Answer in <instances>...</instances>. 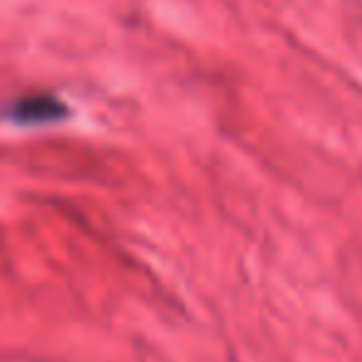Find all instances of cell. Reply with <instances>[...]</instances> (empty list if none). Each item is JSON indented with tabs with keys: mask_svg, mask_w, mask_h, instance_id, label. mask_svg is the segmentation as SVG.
I'll list each match as a JSON object with an SVG mask.
<instances>
[{
	"mask_svg": "<svg viewBox=\"0 0 362 362\" xmlns=\"http://www.w3.org/2000/svg\"><path fill=\"white\" fill-rule=\"evenodd\" d=\"M65 117H67L65 102L52 95H25L6 110V119L16 122V124H30V127L65 119Z\"/></svg>",
	"mask_w": 362,
	"mask_h": 362,
	"instance_id": "6da1fadb",
	"label": "cell"
}]
</instances>
